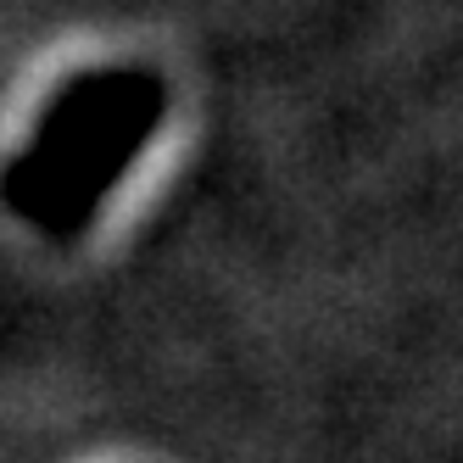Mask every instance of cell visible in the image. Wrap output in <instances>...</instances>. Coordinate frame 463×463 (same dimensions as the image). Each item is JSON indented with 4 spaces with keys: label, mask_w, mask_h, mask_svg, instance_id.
I'll use <instances>...</instances> for the list:
<instances>
[{
    "label": "cell",
    "mask_w": 463,
    "mask_h": 463,
    "mask_svg": "<svg viewBox=\"0 0 463 463\" xmlns=\"http://www.w3.org/2000/svg\"><path fill=\"white\" fill-rule=\"evenodd\" d=\"M162 112L168 84L151 68H95L68 79L0 179L6 207L51 241H79L156 135Z\"/></svg>",
    "instance_id": "1"
}]
</instances>
